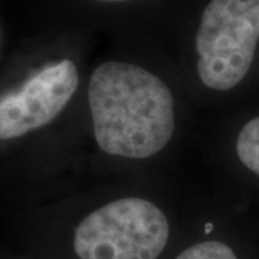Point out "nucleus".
<instances>
[{"label":"nucleus","instance_id":"obj_4","mask_svg":"<svg viewBox=\"0 0 259 259\" xmlns=\"http://www.w3.org/2000/svg\"><path fill=\"white\" fill-rule=\"evenodd\" d=\"M79 76L72 61L65 59L32 76L18 93L0 100V140L25 136L47 125L72 98Z\"/></svg>","mask_w":259,"mask_h":259},{"label":"nucleus","instance_id":"obj_6","mask_svg":"<svg viewBox=\"0 0 259 259\" xmlns=\"http://www.w3.org/2000/svg\"><path fill=\"white\" fill-rule=\"evenodd\" d=\"M100 2H125V0H100Z\"/></svg>","mask_w":259,"mask_h":259},{"label":"nucleus","instance_id":"obj_5","mask_svg":"<svg viewBox=\"0 0 259 259\" xmlns=\"http://www.w3.org/2000/svg\"><path fill=\"white\" fill-rule=\"evenodd\" d=\"M236 154L241 163L259 176V117L252 118L236 139Z\"/></svg>","mask_w":259,"mask_h":259},{"label":"nucleus","instance_id":"obj_2","mask_svg":"<svg viewBox=\"0 0 259 259\" xmlns=\"http://www.w3.org/2000/svg\"><path fill=\"white\" fill-rule=\"evenodd\" d=\"M170 235V222L157 204L122 197L87 214L71 246L76 259H160Z\"/></svg>","mask_w":259,"mask_h":259},{"label":"nucleus","instance_id":"obj_1","mask_svg":"<svg viewBox=\"0 0 259 259\" xmlns=\"http://www.w3.org/2000/svg\"><path fill=\"white\" fill-rule=\"evenodd\" d=\"M88 101L98 146L110 156L148 158L175 133V100L157 75L134 64L108 61L91 75Z\"/></svg>","mask_w":259,"mask_h":259},{"label":"nucleus","instance_id":"obj_3","mask_svg":"<svg viewBox=\"0 0 259 259\" xmlns=\"http://www.w3.org/2000/svg\"><path fill=\"white\" fill-rule=\"evenodd\" d=\"M259 40V0H210L196 35L200 81L229 91L243 81Z\"/></svg>","mask_w":259,"mask_h":259}]
</instances>
